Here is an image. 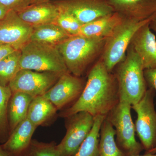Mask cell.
I'll list each match as a JSON object with an SVG mask.
<instances>
[{
    "instance_id": "obj_1",
    "label": "cell",
    "mask_w": 156,
    "mask_h": 156,
    "mask_svg": "<svg viewBox=\"0 0 156 156\" xmlns=\"http://www.w3.org/2000/svg\"><path fill=\"white\" fill-rule=\"evenodd\" d=\"M119 101L115 75L108 71L101 60L90 70L80 97L60 116L65 118L80 112H87L94 117L106 116Z\"/></svg>"
},
{
    "instance_id": "obj_2",
    "label": "cell",
    "mask_w": 156,
    "mask_h": 156,
    "mask_svg": "<svg viewBox=\"0 0 156 156\" xmlns=\"http://www.w3.org/2000/svg\"><path fill=\"white\" fill-rule=\"evenodd\" d=\"M106 38L70 36L56 48L69 73L76 76L83 74L88 66L103 51Z\"/></svg>"
},
{
    "instance_id": "obj_3",
    "label": "cell",
    "mask_w": 156,
    "mask_h": 156,
    "mask_svg": "<svg viewBox=\"0 0 156 156\" xmlns=\"http://www.w3.org/2000/svg\"><path fill=\"white\" fill-rule=\"evenodd\" d=\"M120 101L131 105L139 102L146 92L144 69L141 60L130 44L125 59L119 64L115 75Z\"/></svg>"
},
{
    "instance_id": "obj_4",
    "label": "cell",
    "mask_w": 156,
    "mask_h": 156,
    "mask_svg": "<svg viewBox=\"0 0 156 156\" xmlns=\"http://www.w3.org/2000/svg\"><path fill=\"white\" fill-rule=\"evenodd\" d=\"M156 18V13L144 20H122L107 38L103 50L101 61L108 72L111 73L116 66L126 57L132 38L139 29Z\"/></svg>"
},
{
    "instance_id": "obj_5",
    "label": "cell",
    "mask_w": 156,
    "mask_h": 156,
    "mask_svg": "<svg viewBox=\"0 0 156 156\" xmlns=\"http://www.w3.org/2000/svg\"><path fill=\"white\" fill-rule=\"evenodd\" d=\"M20 50V69L61 74L69 73L56 46L30 41Z\"/></svg>"
},
{
    "instance_id": "obj_6",
    "label": "cell",
    "mask_w": 156,
    "mask_h": 156,
    "mask_svg": "<svg viewBox=\"0 0 156 156\" xmlns=\"http://www.w3.org/2000/svg\"><path fill=\"white\" fill-rule=\"evenodd\" d=\"M131 109L130 103L120 101L106 115L115 130L117 144L128 156L139 154L144 148L135 138V126Z\"/></svg>"
},
{
    "instance_id": "obj_7",
    "label": "cell",
    "mask_w": 156,
    "mask_h": 156,
    "mask_svg": "<svg viewBox=\"0 0 156 156\" xmlns=\"http://www.w3.org/2000/svg\"><path fill=\"white\" fill-rule=\"evenodd\" d=\"M155 91L150 88L147 90L139 102L131 105L137 115L135 131L147 151L156 146V111L154 104Z\"/></svg>"
},
{
    "instance_id": "obj_8",
    "label": "cell",
    "mask_w": 156,
    "mask_h": 156,
    "mask_svg": "<svg viewBox=\"0 0 156 156\" xmlns=\"http://www.w3.org/2000/svg\"><path fill=\"white\" fill-rule=\"evenodd\" d=\"M65 119L66 134L57 147L61 156H73L91 132L94 117L80 112Z\"/></svg>"
},
{
    "instance_id": "obj_9",
    "label": "cell",
    "mask_w": 156,
    "mask_h": 156,
    "mask_svg": "<svg viewBox=\"0 0 156 156\" xmlns=\"http://www.w3.org/2000/svg\"><path fill=\"white\" fill-rule=\"evenodd\" d=\"M62 75L55 73L20 69L9 86L12 92H22L34 98L45 94Z\"/></svg>"
},
{
    "instance_id": "obj_10",
    "label": "cell",
    "mask_w": 156,
    "mask_h": 156,
    "mask_svg": "<svg viewBox=\"0 0 156 156\" xmlns=\"http://www.w3.org/2000/svg\"><path fill=\"white\" fill-rule=\"evenodd\" d=\"M33 27L19 17L17 12L8 11L0 20V43L20 50L30 40Z\"/></svg>"
},
{
    "instance_id": "obj_11",
    "label": "cell",
    "mask_w": 156,
    "mask_h": 156,
    "mask_svg": "<svg viewBox=\"0 0 156 156\" xmlns=\"http://www.w3.org/2000/svg\"><path fill=\"white\" fill-rule=\"evenodd\" d=\"M85 85L79 77L69 73H65L59 77L55 84L43 96L51 101L58 110L77 100Z\"/></svg>"
},
{
    "instance_id": "obj_12",
    "label": "cell",
    "mask_w": 156,
    "mask_h": 156,
    "mask_svg": "<svg viewBox=\"0 0 156 156\" xmlns=\"http://www.w3.org/2000/svg\"><path fill=\"white\" fill-rule=\"evenodd\" d=\"M57 5L82 25L115 12L108 0H65Z\"/></svg>"
},
{
    "instance_id": "obj_13",
    "label": "cell",
    "mask_w": 156,
    "mask_h": 156,
    "mask_svg": "<svg viewBox=\"0 0 156 156\" xmlns=\"http://www.w3.org/2000/svg\"><path fill=\"white\" fill-rule=\"evenodd\" d=\"M150 23L137 30L131 43L144 70L156 67V37L151 30Z\"/></svg>"
},
{
    "instance_id": "obj_14",
    "label": "cell",
    "mask_w": 156,
    "mask_h": 156,
    "mask_svg": "<svg viewBox=\"0 0 156 156\" xmlns=\"http://www.w3.org/2000/svg\"><path fill=\"white\" fill-rule=\"evenodd\" d=\"M115 12L125 18L144 20L156 13V0H108Z\"/></svg>"
},
{
    "instance_id": "obj_15",
    "label": "cell",
    "mask_w": 156,
    "mask_h": 156,
    "mask_svg": "<svg viewBox=\"0 0 156 156\" xmlns=\"http://www.w3.org/2000/svg\"><path fill=\"white\" fill-rule=\"evenodd\" d=\"M37 128L26 118L17 125L2 144L4 149L13 156L23 154L29 146Z\"/></svg>"
},
{
    "instance_id": "obj_16",
    "label": "cell",
    "mask_w": 156,
    "mask_h": 156,
    "mask_svg": "<svg viewBox=\"0 0 156 156\" xmlns=\"http://www.w3.org/2000/svg\"><path fill=\"white\" fill-rule=\"evenodd\" d=\"M59 12L57 5L47 2L34 4L17 13L23 21L34 27L55 23Z\"/></svg>"
},
{
    "instance_id": "obj_17",
    "label": "cell",
    "mask_w": 156,
    "mask_h": 156,
    "mask_svg": "<svg viewBox=\"0 0 156 156\" xmlns=\"http://www.w3.org/2000/svg\"><path fill=\"white\" fill-rule=\"evenodd\" d=\"M123 17L117 12L102 16L82 25L79 34L90 37H108Z\"/></svg>"
},
{
    "instance_id": "obj_18",
    "label": "cell",
    "mask_w": 156,
    "mask_h": 156,
    "mask_svg": "<svg viewBox=\"0 0 156 156\" xmlns=\"http://www.w3.org/2000/svg\"><path fill=\"white\" fill-rule=\"evenodd\" d=\"M34 98L22 92H12L8 107L9 136L20 122L26 119Z\"/></svg>"
},
{
    "instance_id": "obj_19",
    "label": "cell",
    "mask_w": 156,
    "mask_h": 156,
    "mask_svg": "<svg viewBox=\"0 0 156 156\" xmlns=\"http://www.w3.org/2000/svg\"><path fill=\"white\" fill-rule=\"evenodd\" d=\"M58 110L43 95L34 98L29 107L27 118L37 127L53 118Z\"/></svg>"
},
{
    "instance_id": "obj_20",
    "label": "cell",
    "mask_w": 156,
    "mask_h": 156,
    "mask_svg": "<svg viewBox=\"0 0 156 156\" xmlns=\"http://www.w3.org/2000/svg\"><path fill=\"white\" fill-rule=\"evenodd\" d=\"M70 36L56 23L34 27L30 41L56 46Z\"/></svg>"
},
{
    "instance_id": "obj_21",
    "label": "cell",
    "mask_w": 156,
    "mask_h": 156,
    "mask_svg": "<svg viewBox=\"0 0 156 156\" xmlns=\"http://www.w3.org/2000/svg\"><path fill=\"white\" fill-rule=\"evenodd\" d=\"M115 135V130L106 116L99 132V156H128L118 146Z\"/></svg>"
},
{
    "instance_id": "obj_22",
    "label": "cell",
    "mask_w": 156,
    "mask_h": 156,
    "mask_svg": "<svg viewBox=\"0 0 156 156\" xmlns=\"http://www.w3.org/2000/svg\"><path fill=\"white\" fill-rule=\"evenodd\" d=\"M106 116L94 117V124L91 132L73 156H99V132L101 124Z\"/></svg>"
},
{
    "instance_id": "obj_23",
    "label": "cell",
    "mask_w": 156,
    "mask_h": 156,
    "mask_svg": "<svg viewBox=\"0 0 156 156\" xmlns=\"http://www.w3.org/2000/svg\"><path fill=\"white\" fill-rule=\"evenodd\" d=\"M21 52L17 50L0 61V86H9L18 71Z\"/></svg>"
},
{
    "instance_id": "obj_24",
    "label": "cell",
    "mask_w": 156,
    "mask_h": 156,
    "mask_svg": "<svg viewBox=\"0 0 156 156\" xmlns=\"http://www.w3.org/2000/svg\"><path fill=\"white\" fill-rule=\"evenodd\" d=\"M12 94L9 86H0V143L2 144L9 136L8 107Z\"/></svg>"
},
{
    "instance_id": "obj_25",
    "label": "cell",
    "mask_w": 156,
    "mask_h": 156,
    "mask_svg": "<svg viewBox=\"0 0 156 156\" xmlns=\"http://www.w3.org/2000/svg\"><path fill=\"white\" fill-rule=\"evenodd\" d=\"M26 156H61L56 143H44L32 140L24 153Z\"/></svg>"
},
{
    "instance_id": "obj_26",
    "label": "cell",
    "mask_w": 156,
    "mask_h": 156,
    "mask_svg": "<svg viewBox=\"0 0 156 156\" xmlns=\"http://www.w3.org/2000/svg\"><path fill=\"white\" fill-rule=\"evenodd\" d=\"M59 9L60 12L55 23L63 29L70 36L79 34L83 25L72 15Z\"/></svg>"
},
{
    "instance_id": "obj_27",
    "label": "cell",
    "mask_w": 156,
    "mask_h": 156,
    "mask_svg": "<svg viewBox=\"0 0 156 156\" xmlns=\"http://www.w3.org/2000/svg\"><path fill=\"white\" fill-rule=\"evenodd\" d=\"M33 4V0H0V5L8 10L18 12Z\"/></svg>"
},
{
    "instance_id": "obj_28",
    "label": "cell",
    "mask_w": 156,
    "mask_h": 156,
    "mask_svg": "<svg viewBox=\"0 0 156 156\" xmlns=\"http://www.w3.org/2000/svg\"><path fill=\"white\" fill-rule=\"evenodd\" d=\"M146 82L156 92V67L144 70Z\"/></svg>"
},
{
    "instance_id": "obj_29",
    "label": "cell",
    "mask_w": 156,
    "mask_h": 156,
    "mask_svg": "<svg viewBox=\"0 0 156 156\" xmlns=\"http://www.w3.org/2000/svg\"><path fill=\"white\" fill-rule=\"evenodd\" d=\"M15 49L9 45L0 43V61L16 51Z\"/></svg>"
},
{
    "instance_id": "obj_30",
    "label": "cell",
    "mask_w": 156,
    "mask_h": 156,
    "mask_svg": "<svg viewBox=\"0 0 156 156\" xmlns=\"http://www.w3.org/2000/svg\"><path fill=\"white\" fill-rule=\"evenodd\" d=\"M9 11L0 5V20L2 19Z\"/></svg>"
},
{
    "instance_id": "obj_31",
    "label": "cell",
    "mask_w": 156,
    "mask_h": 156,
    "mask_svg": "<svg viewBox=\"0 0 156 156\" xmlns=\"http://www.w3.org/2000/svg\"><path fill=\"white\" fill-rule=\"evenodd\" d=\"M0 156H13L4 149L2 145H0Z\"/></svg>"
},
{
    "instance_id": "obj_32",
    "label": "cell",
    "mask_w": 156,
    "mask_h": 156,
    "mask_svg": "<svg viewBox=\"0 0 156 156\" xmlns=\"http://www.w3.org/2000/svg\"><path fill=\"white\" fill-rule=\"evenodd\" d=\"M150 27H151L152 29L154 31L156 34V18H155L154 20H153L150 23Z\"/></svg>"
},
{
    "instance_id": "obj_33",
    "label": "cell",
    "mask_w": 156,
    "mask_h": 156,
    "mask_svg": "<svg viewBox=\"0 0 156 156\" xmlns=\"http://www.w3.org/2000/svg\"><path fill=\"white\" fill-rule=\"evenodd\" d=\"M49 0H33V4H39V3L47 2Z\"/></svg>"
},
{
    "instance_id": "obj_34",
    "label": "cell",
    "mask_w": 156,
    "mask_h": 156,
    "mask_svg": "<svg viewBox=\"0 0 156 156\" xmlns=\"http://www.w3.org/2000/svg\"><path fill=\"white\" fill-rule=\"evenodd\" d=\"M146 153H151V154H156V146L155 147H154L151 150L148 151H147Z\"/></svg>"
},
{
    "instance_id": "obj_35",
    "label": "cell",
    "mask_w": 156,
    "mask_h": 156,
    "mask_svg": "<svg viewBox=\"0 0 156 156\" xmlns=\"http://www.w3.org/2000/svg\"><path fill=\"white\" fill-rule=\"evenodd\" d=\"M133 156H156V153L153 154L151 153H146L145 154L143 155H140V154H138Z\"/></svg>"
},
{
    "instance_id": "obj_36",
    "label": "cell",
    "mask_w": 156,
    "mask_h": 156,
    "mask_svg": "<svg viewBox=\"0 0 156 156\" xmlns=\"http://www.w3.org/2000/svg\"><path fill=\"white\" fill-rule=\"evenodd\" d=\"M20 156H26V155L25 154H23L21 155Z\"/></svg>"
}]
</instances>
